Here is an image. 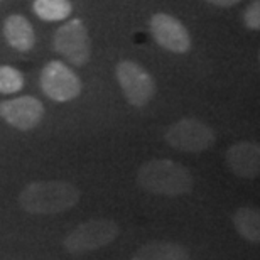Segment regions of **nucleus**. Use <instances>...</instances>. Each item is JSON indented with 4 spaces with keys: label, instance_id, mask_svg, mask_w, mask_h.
Masks as SVG:
<instances>
[{
    "label": "nucleus",
    "instance_id": "f3484780",
    "mask_svg": "<svg viewBox=\"0 0 260 260\" xmlns=\"http://www.w3.org/2000/svg\"><path fill=\"white\" fill-rule=\"evenodd\" d=\"M206 2L216 5V7L226 9V7H233V5H237L238 2H242V0H206Z\"/></svg>",
    "mask_w": 260,
    "mask_h": 260
},
{
    "label": "nucleus",
    "instance_id": "423d86ee",
    "mask_svg": "<svg viewBox=\"0 0 260 260\" xmlns=\"http://www.w3.org/2000/svg\"><path fill=\"white\" fill-rule=\"evenodd\" d=\"M118 85L132 107H145L155 95V81L134 61H120L115 70Z\"/></svg>",
    "mask_w": 260,
    "mask_h": 260
},
{
    "label": "nucleus",
    "instance_id": "f03ea898",
    "mask_svg": "<svg viewBox=\"0 0 260 260\" xmlns=\"http://www.w3.org/2000/svg\"><path fill=\"white\" fill-rule=\"evenodd\" d=\"M140 189L150 194L181 196L193 189V176L183 164L171 159H152L140 166L137 173Z\"/></svg>",
    "mask_w": 260,
    "mask_h": 260
},
{
    "label": "nucleus",
    "instance_id": "f8f14e48",
    "mask_svg": "<svg viewBox=\"0 0 260 260\" xmlns=\"http://www.w3.org/2000/svg\"><path fill=\"white\" fill-rule=\"evenodd\" d=\"M132 260H189V252L181 243L155 240L140 247Z\"/></svg>",
    "mask_w": 260,
    "mask_h": 260
},
{
    "label": "nucleus",
    "instance_id": "7ed1b4c3",
    "mask_svg": "<svg viewBox=\"0 0 260 260\" xmlns=\"http://www.w3.org/2000/svg\"><path fill=\"white\" fill-rule=\"evenodd\" d=\"M120 233V228L110 218H95L78 225L73 232L68 233L63 245L70 253L81 255L102 247H107L115 240Z\"/></svg>",
    "mask_w": 260,
    "mask_h": 260
},
{
    "label": "nucleus",
    "instance_id": "1a4fd4ad",
    "mask_svg": "<svg viewBox=\"0 0 260 260\" xmlns=\"http://www.w3.org/2000/svg\"><path fill=\"white\" fill-rule=\"evenodd\" d=\"M0 117L14 128L27 132L38 127L44 117V105L34 96H19L0 102Z\"/></svg>",
    "mask_w": 260,
    "mask_h": 260
},
{
    "label": "nucleus",
    "instance_id": "6e6552de",
    "mask_svg": "<svg viewBox=\"0 0 260 260\" xmlns=\"http://www.w3.org/2000/svg\"><path fill=\"white\" fill-rule=\"evenodd\" d=\"M150 34L160 48L176 54H183L191 48V38L186 25L173 15L157 12L150 19Z\"/></svg>",
    "mask_w": 260,
    "mask_h": 260
},
{
    "label": "nucleus",
    "instance_id": "0eeeda50",
    "mask_svg": "<svg viewBox=\"0 0 260 260\" xmlns=\"http://www.w3.org/2000/svg\"><path fill=\"white\" fill-rule=\"evenodd\" d=\"M41 88L51 100L70 102L81 93V81L64 63L51 61L41 71Z\"/></svg>",
    "mask_w": 260,
    "mask_h": 260
},
{
    "label": "nucleus",
    "instance_id": "4468645a",
    "mask_svg": "<svg viewBox=\"0 0 260 260\" xmlns=\"http://www.w3.org/2000/svg\"><path fill=\"white\" fill-rule=\"evenodd\" d=\"M32 9L39 19L48 20V22L64 20L73 12V5L70 0H34Z\"/></svg>",
    "mask_w": 260,
    "mask_h": 260
},
{
    "label": "nucleus",
    "instance_id": "39448f33",
    "mask_svg": "<svg viewBox=\"0 0 260 260\" xmlns=\"http://www.w3.org/2000/svg\"><path fill=\"white\" fill-rule=\"evenodd\" d=\"M54 49L73 66H85L90 61L91 44L86 25L73 19L54 32Z\"/></svg>",
    "mask_w": 260,
    "mask_h": 260
},
{
    "label": "nucleus",
    "instance_id": "20e7f679",
    "mask_svg": "<svg viewBox=\"0 0 260 260\" xmlns=\"http://www.w3.org/2000/svg\"><path fill=\"white\" fill-rule=\"evenodd\" d=\"M166 142L181 152H205L215 144V132L198 118H181L166 130Z\"/></svg>",
    "mask_w": 260,
    "mask_h": 260
},
{
    "label": "nucleus",
    "instance_id": "9b49d317",
    "mask_svg": "<svg viewBox=\"0 0 260 260\" xmlns=\"http://www.w3.org/2000/svg\"><path fill=\"white\" fill-rule=\"evenodd\" d=\"M4 38L20 53H27L36 44V32L32 24L24 15L12 14L4 22Z\"/></svg>",
    "mask_w": 260,
    "mask_h": 260
},
{
    "label": "nucleus",
    "instance_id": "ddd939ff",
    "mask_svg": "<svg viewBox=\"0 0 260 260\" xmlns=\"http://www.w3.org/2000/svg\"><path fill=\"white\" fill-rule=\"evenodd\" d=\"M233 226L237 233L247 242L260 243V213L258 208L252 206H242L233 213Z\"/></svg>",
    "mask_w": 260,
    "mask_h": 260
},
{
    "label": "nucleus",
    "instance_id": "9d476101",
    "mask_svg": "<svg viewBox=\"0 0 260 260\" xmlns=\"http://www.w3.org/2000/svg\"><path fill=\"white\" fill-rule=\"evenodd\" d=\"M226 166L233 174L243 179H255L260 174V147L257 142L233 144L226 150Z\"/></svg>",
    "mask_w": 260,
    "mask_h": 260
},
{
    "label": "nucleus",
    "instance_id": "dca6fc26",
    "mask_svg": "<svg viewBox=\"0 0 260 260\" xmlns=\"http://www.w3.org/2000/svg\"><path fill=\"white\" fill-rule=\"evenodd\" d=\"M243 22L250 30L260 29V0H252L247 5L245 12H243Z\"/></svg>",
    "mask_w": 260,
    "mask_h": 260
},
{
    "label": "nucleus",
    "instance_id": "f257e3e1",
    "mask_svg": "<svg viewBox=\"0 0 260 260\" xmlns=\"http://www.w3.org/2000/svg\"><path fill=\"white\" fill-rule=\"evenodd\" d=\"M80 189L66 181H36L19 194V205L30 215H56L80 201Z\"/></svg>",
    "mask_w": 260,
    "mask_h": 260
},
{
    "label": "nucleus",
    "instance_id": "2eb2a0df",
    "mask_svg": "<svg viewBox=\"0 0 260 260\" xmlns=\"http://www.w3.org/2000/svg\"><path fill=\"white\" fill-rule=\"evenodd\" d=\"M22 88H24L22 73L7 64L0 66V93H2V95L17 93L22 90Z\"/></svg>",
    "mask_w": 260,
    "mask_h": 260
}]
</instances>
